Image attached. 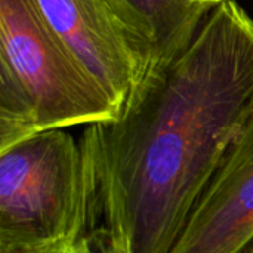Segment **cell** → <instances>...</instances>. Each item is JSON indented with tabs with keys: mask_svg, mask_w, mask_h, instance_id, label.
<instances>
[{
	"mask_svg": "<svg viewBox=\"0 0 253 253\" xmlns=\"http://www.w3.org/2000/svg\"><path fill=\"white\" fill-rule=\"evenodd\" d=\"M47 253H111L110 251H105L102 249L101 246H98L96 243H93L89 237H83L80 242L74 243V245H70L67 248H62V249H58V251H53V252Z\"/></svg>",
	"mask_w": 253,
	"mask_h": 253,
	"instance_id": "52a82bcc",
	"label": "cell"
},
{
	"mask_svg": "<svg viewBox=\"0 0 253 253\" xmlns=\"http://www.w3.org/2000/svg\"><path fill=\"white\" fill-rule=\"evenodd\" d=\"M243 253H253V242H252V245H251V246H249V248H248V249H246Z\"/></svg>",
	"mask_w": 253,
	"mask_h": 253,
	"instance_id": "ba28073f",
	"label": "cell"
},
{
	"mask_svg": "<svg viewBox=\"0 0 253 253\" xmlns=\"http://www.w3.org/2000/svg\"><path fill=\"white\" fill-rule=\"evenodd\" d=\"M68 50L120 110L144 64L105 0H34Z\"/></svg>",
	"mask_w": 253,
	"mask_h": 253,
	"instance_id": "277c9868",
	"label": "cell"
},
{
	"mask_svg": "<svg viewBox=\"0 0 253 253\" xmlns=\"http://www.w3.org/2000/svg\"><path fill=\"white\" fill-rule=\"evenodd\" d=\"M253 117V19L222 0L191 43L147 71L79 139L87 236L111 253H170Z\"/></svg>",
	"mask_w": 253,
	"mask_h": 253,
	"instance_id": "6da1fadb",
	"label": "cell"
},
{
	"mask_svg": "<svg viewBox=\"0 0 253 253\" xmlns=\"http://www.w3.org/2000/svg\"><path fill=\"white\" fill-rule=\"evenodd\" d=\"M253 242V117L231 145L170 253H243Z\"/></svg>",
	"mask_w": 253,
	"mask_h": 253,
	"instance_id": "5b68a950",
	"label": "cell"
},
{
	"mask_svg": "<svg viewBox=\"0 0 253 253\" xmlns=\"http://www.w3.org/2000/svg\"><path fill=\"white\" fill-rule=\"evenodd\" d=\"M89 203L79 141L65 129L0 153V253H47L87 236Z\"/></svg>",
	"mask_w": 253,
	"mask_h": 253,
	"instance_id": "3957f363",
	"label": "cell"
},
{
	"mask_svg": "<svg viewBox=\"0 0 253 253\" xmlns=\"http://www.w3.org/2000/svg\"><path fill=\"white\" fill-rule=\"evenodd\" d=\"M119 113L34 0H0V153L37 133L110 122Z\"/></svg>",
	"mask_w": 253,
	"mask_h": 253,
	"instance_id": "7a4b0ae2",
	"label": "cell"
},
{
	"mask_svg": "<svg viewBox=\"0 0 253 253\" xmlns=\"http://www.w3.org/2000/svg\"><path fill=\"white\" fill-rule=\"evenodd\" d=\"M105 1L141 56L145 74L179 55L191 43L212 9L222 0Z\"/></svg>",
	"mask_w": 253,
	"mask_h": 253,
	"instance_id": "8992f818",
	"label": "cell"
}]
</instances>
